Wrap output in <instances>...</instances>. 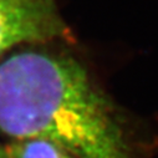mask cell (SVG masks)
Returning <instances> with one entry per match:
<instances>
[{"instance_id": "cell-2", "label": "cell", "mask_w": 158, "mask_h": 158, "mask_svg": "<svg viewBox=\"0 0 158 158\" xmlns=\"http://www.w3.org/2000/svg\"><path fill=\"white\" fill-rule=\"evenodd\" d=\"M71 39L54 0H0V55L23 43Z\"/></svg>"}, {"instance_id": "cell-3", "label": "cell", "mask_w": 158, "mask_h": 158, "mask_svg": "<svg viewBox=\"0 0 158 158\" xmlns=\"http://www.w3.org/2000/svg\"><path fill=\"white\" fill-rule=\"evenodd\" d=\"M6 152L9 158H75L62 148L43 139H16Z\"/></svg>"}, {"instance_id": "cell-1", "label": "cell", "mask_w": 158, "mask_h": 158, "mask_svg": "<svg viewBox=\"0 0 158 158\" xmlns=\"http://www.w3.org/2000/svg\"><path fill=\"white\" fill-rule=\"evenodd\" d=\"M0 131L75 158H152L158 117L137 125L77 61L23 51L0 64Z\"/></svg>"}, {"instance_id": "cell-4", "label": "cell", "mask_w": 158, "mask_h": 158, "mask_svg": "<svg viewBox=\"0 0 158 158\" xmlns=\"http://www.w3.org/2000/svg\"><path fill=\"white\" fill-rule=\"evenodd\" d=\"M0 158H9L8 152H6V148H2V147H0Z\"/></svg>"}]
</instances>
